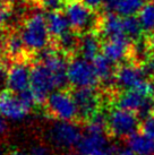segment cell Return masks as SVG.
I'll return each mask as SVG.
<instances>
[{"label":"cell","instance_id":"cell-25","mask_svg":"<svg viewBox=\"0 0 154 155\" xmlns=\"http://www.w3.org/2000/svg\"><path fill=\"white\" fill-rule=\"evenodd\" d=\"M41 7L49 12H59L65 6V0H38Z\"/></svg>","mask_w":154,"mask_h":155},{"label":"cell","instance_id":"cell-29","mask_svg":"<svg viewBox=\"0 0 154 155\" xmlns=\"http://www.w3.org/2000/svg\"><path fill=\"white\" fill-rule=\"evenodd\" d=\"M9 16H10V13L9 10H7V8H0V28L9 19Z\"/></svg>","mask_w":154,"mask_h":155},{"label":"cell","instance_id":"cell-21","mask_svg":"<svg viewBox=\"0 0 154 155\" xmlns=\"http://www.w3.org/2000/svg\"><path fill=\"white\" fill-rule=\"evenodd\" d=\"M124 22V33L132 42H136L144 36V30L141 24L139 18L136 16L122 17Z\"/></svg>","mask_w":154,"mask_h":155},{"label":"cell","instance_id":"cell-31","mask_svg":"<svg viewBox=\"0 0 154 155\" xmlns=\"http://www.w3.org/2000/svg\"><path fill=\"white\" fill-rule=\"evenodd\" d=\"M145 36L147 42H149V45L151 48V51H152V53H154V32L149 33V34H145Z\"/></svg>","mask_w":154,"mask_h":155},{"label":"cell","instance_id":"cell-30","mask_svg":"<svg viewBox=\"0 0 154 155\" xmlns=\"http://www.w3.org/2000/svg\"><path fill=\"white\" fill-rule=\"evenodd\" d=\"M85 5H87L91 8L98 10L100 7H102V2L103 0H82Z\"/></svg>","mask_w":154,"mask_h":155},{"label":"cell","instance_id":"cell-17","mask_svg":"<svg viewBox=\"0 0 154 155\" xmlns=\"http://www.w3.org/2000/svg\"><path fill=\"white\" fill-rule=\"evenodd\" d=\"M126 143L136 155H154V139L142 133H134Z\"/></svg>","mask_w":154,"mask_h":155},{"label":"cell","instance_id":"cell-8","mask_svg":"<svg viewBox=\"0 0 154 155\" xmlns=\"http://www.w3.org/2000/svg\"><path fill=\"white\" fill-rule=\"evenodd\" d=\"M74 101L78 109L79 122H87L101 109V103L104 100L96 87L75 88L72 93Z\"/></svg>","mask_w":154,"mask_h":155},{"label":"cell","instance_id":"cell-22","mask_svg":"<svg viewBox=\"0 0 154 155\" xmlns=\"http://www.w3.org/2000/svg\"><path fill=\"white\" fill-rule=\"evenodd\" d=\"M146 0H118L116 5L115 13L121 17L135 16L141 12Z\"/></svg>","mask_w":154,"mask_h":155},{"label":"cell","instance_id":"cell-28","mask_svg":"<svg viewBox=\"0 0 154 155\" xmlns=\"http://www.w3.org/2000/svg\"><path fill=\"white\" fill-rule=\"evenodd\" d=\"M117 1L118 0H103L102 9L104 10V13H115Z\"/></svg>","mask_w":154,"mask_h":155},{"label":"cell","instance_id":"cell-24","mask_svg":"<svg viewBox=\"0 0 154 155\" xmlns=\"http://www.w3.org/2000/svg\"><path fill=\"white\" fill-rule=\"evenodd\" d=\"M139 133L154 139V113L147 116L139 122Z\"/></svg>","mask_w":154,"mask_h":155},{"label":"cell","instance_id":"cell-36","mask_svg":"<svg viewBox=\"0 0 154 155\" xmlns=\"http://www.w3.org/2000/svg\"><path fill=\"white\" fill-rule=\"evenodd\" d=\"M61 155H76V154L73 153V152H65L64 154H61Z\"/></svg>","mask_w":154,"mask_h":155},{"label":"cell","instance_id":"cell-34","mask_svg":"<svg viewBox=\"0 0 154 155\" xmlns=\"http://www.w3.org/2000/svg\"><path fill=\"white\" fill-rule=\"evenodd\" d=\"M9 155H30V154H26L25 152H22V151H18V150H15V151L10 152Z\"/></svg>","mask_w":154,"mask_h":155},{"label":"cell","instance_id":"cell-5","mask_svg":"<svg viewBox=\"0 0 154 155\" xmlns=\"http://www.w3.org/2000/svg\"><path fill=\"white\" fill-rule=\"evenodd\" d=\"M47 108L53 118L58 120L79 122L78 109L72 93L67 91H53L47 99Z\"/></svg>","mask_w":154,"mask_h":155},{"label":"cell","instance_id":"cell-19","mask_svg":"<svg viewBox=\"0 0 154 155\" xmlns=\"http://www.w3.org/2000/svg\"><path fill=\"white\" fill-rule=\"evenodd\" d=\"M82 34L77 33L76 31L69 30L65 32L56 39V49L64 52L65 54H75L78 52L79 49V43H81Z\"/></svg>","mask_w":154,"mask_h":155},{"label":"cell","instance_id":"cell-23","mask_svg":"<svg viewBox=\"0 0 154 155\" xmlns=\"http://www.w3.org/2000/svg\"><path fill=\"white\" fill-rule=\"evenodd\" d=\"M138 18L145 34L154 32V5L152 2H146L143 6L141 12L138 13Z\"/></svg>","mask_w":154,"mask_h":155},{"label":"cell","instance_id":"cell-6","mask_svg":"<svg viewBox=\"0 0 154 155\" xmlns=\"http://www.w3.org/2000/svg\"><path fill=\"white\" fill-rule=\"evenodd\" d=\"M78 124L79 122L75 121H56L48 133L50 142L56 147L62 150H69L72 147L77 146L83 137Z\"/></svg>","mask_w":154,"mask_h":155},{"label":"cell","instance_id":"cell-12","mask_svg":"<svg viewBox=\"0 0 154 155\" xmlns=\"http://www.w3.org/2000/svg\"><path fill=\"white\" fill-rule=\"evenodd\" d=\"M31 70L25 62H15L7 71V88L15 94L28 90L31 86Z\"/></svg>","mask_w":154,"mask_h":155},{"label":"cell","instance_id":"cell-37","mask_svg":"<svg viewBox=\"0 0 154 155\" xmlns=\"http://www.w3.org/2000/svg\"><path fill=\"white\" fill-rule=\"evenodd\" d=\"M8 1H16V0H8Z\"/></svg>","mask_w":154,"mask_h":155},{"label":"cell","instance_id":"cell-10","mask_svg":"<svg viewBox=\"0 0 154 155\" xmlns=\"http://www.w3.org/2000/svg\"><path fill=\"white\" fill-rule=\"evenodd\" d=\"M133 42L127 36H119L102 42V54L116 65L130 61Z\"/></svg>","mask_w":154,"mask_h":155},{"label":"cell","instance_id":"cell-3","mask_svg":"<svg viewBox=\"0 0 154 155\" xmlns=\"http://www.w3.org/2000/svg\"><path fill=\"white\" fill-rule=\"evenodd\" d=\"M139 118L135 112L115 108L108 114V135L117 139H124L139 129Z\"/></svg>","mask_w":154,"mask_h":155},{"label":"cell","instance_id":"cell-9","mask_svg":"<svg viewBox=\"0 0 154 155\" xmlns=\"http://www.w3.org/2000/svg\"><path fill=\"white\" fill-rule=\"evenodd\" d=\"M146 79L147 78L141 65H137L132 61H126L117 66L116 87L119 92L136 88Z\"/></svg>","mask_w":154,"mask_h":155},{"label":"cell","instance_id":"cell-11","mask_svg":"<svg viewBox=\"0 0 154 155\" xmlns=\"http://www.w3.org/2000/svg\"><path fill=\"white\" fill-rule=\"evenodd\" d=\"M31 109L22 102L17 94L10 91L0 92V117L9 120H22L24 119Z\"/></svg>","mask_w":154,"mask_h":155},{"label":"cell","instance_id":"cell-15","mask_svg":"<svg viewBox=\"0 0 154 155\" xmlns=\"http://www.w3.org/2000/svg\"><path fill=\"white\" fill-rule=\"evenodd\" d=\"M108 136V134L85 133L76 146L77 152L81 155H93L96 152L104 150L109 146Z\"/></svg>","mask_w":154,"mask_h":155},{"label":"cell","instance_id":"cell-2","mask_svg":"<svg viewBox=\"0 0 154 155\" xmlns=\"http://www.w3.org/2000/svg\"><path fill=\"white\" fill-rule=\"evenodd\" d=\"M25 48L31 51H42L49 43L47 19L42 13H34L25 21L21 31Z\"/></svg>","mask_w":154,"mask_h":155},{"label":"cell","instance_id":"cell-18","mask_svg":"<svg viewBox=\"0 0 154 155\" xmlns=\"http://www.w3.org/2000/svg\"><path fill=\"white\" fill-rule=\"evenodd\" d=\"M45 19H47L49 33L55 39L70 30V24L66 14L60 12H49L45 15Z\"/></svg>","mask_w":154,"mask_h":155},{"label":"cell","instance_id":"cell-1","mask_svg":"<svg viewBox=\"0 0 154 155\" xmlns=\"http://www.w3.org/2000/svg\"><path fill=\"white\" fill-rule=\"evenodd\" d=\"M65 14L72 28L77 33H99L102 16H99L95 9L89 7L82 0H69L65 7Z\"/></svg>","mask_w":154,"mask_h":155},{"label":"cell","instance_id":"cell-16","mask_svg":"<svg viewBox=\"0 0 154 155\" xmlns=\"http://www.w3.org/2000/svg\"><path fill=\"white\" fill-rule=\"evenodd\" d=\"M102 50L101 36L96 32H89L82 34L78 52L81 57L87 61H93Z\"/></svg>","mask_w":154,"mask_h":155},{"label":"cell","instance_id":"cell-38","mask_svg":"<svg viewBox=\"0 0 154 155\" xmlns=\"http://www.w3.org/2000/svg\"><path fill=\"white\" fill-rule=\"evenodd\" d=\"M0 69H1V67H0Z\"/></svg>","mask_w":154,"mask_h":155},{"label":"cell","instance_id":"cell-27","mask_svg":"<svg viewBox=\"0 0 154 155\" xmlns=\"http://www.w3.org/2000/svg\"><path fill=\"white\" fill-rule=\"evenodd\" d=\"M30 155H51V151L45 145H34L31 148Z\"/></svg>","mask_w":154,"mask_h":155},{"label":"cell","instance_id":"cell-14","mask_svg":"<svg viewBox=\"0 0 154 155\" xmlns=\"http://www.w3.org/2000/svg\"><path fill=\"white\" fill-rule=\"evenodd\" d=\"M147 96L143 94L142 92L137 88H132V90L121 91L116 95L113 99V103L117 105V108L124 109V110H129L137 113V111L142 108L144 104Z\"/></svg>","mask_w":154,"mask_h":155},{"label":"cell","instance_id":"cell-20","mask_svg":"<svg viewBox=\"0 0 154 155\" xmlns=\"http://www.w3.org/2000/svg\"><path fill=\"white\" fill-rule=\"evenodd\" d=\"M5 49L9 56L14 59H19L23 56V52L25 49V44L22 38L19 31H14L6 36L5 40Z\"/></svg>","mask_w":154,"mask_h":155},{"label":"cell","instance_id":"cell-33","mask_svg":"<svg viewBox=\"0 0 154 155\" xmlns=\"http://www.w3.org/2000/svg\"><path fill=\"white\" fill-rule=\"evenodd\" d=\"M7 131V122L2 117H0V136Z\"/></svg>","mask_w":154,"mask_h":155},{"label":"cell","instance_id":"cell-4","mask_svg":"<svg viewBox=\"0 0 154 155\" xmlns=\"http://www.w3.org/2000/svg\"><path fill=\"white\" fill-rule=\"evenodd\" d=\"M30 88L34 95L35 102L38 104H44L52 91L59 90V86L55 74L44 64L38 62L31 70Z\"/></svg>","mask_w":154,"mask_h":155},{"label":"cell","instance_id":"cell-26","mask_svg":"<svg viewBox=\"0 0 154 155\" xmlns=\"http://www.w3.org/2000/svg\"><path fill=\"white\" fill-rule=\"evenodd\" d=\"M147 79H154V53L142 65Z\"/></svg>","mask_w":154,"mask_h":155},{"label":"cell","instance_id":"cell-35","mask_svg":"<svg viewBox=\"0 0 154 155\" xmlns=\"http://www.w3.org/2000/svg\"><path fill=\"white\" fill-rule=\"evenodd\" d=\"M7 2H8V0H0V8H6Z\"/></svg>","mask_w":154,"mask_h":155},{"label":"cell","instance_id":"cell-13","mask_svg":"<svg viewBox=\"0 0 154 155\" xmlns=\"http://www.w3.org/2000/svg\"><path fill=\"white\" fill-rule=\"evenodd\" d=\"M99 35L104 39L103 41L119 36H126L124 33L122 17L116 13H104L99 28Z\"/></svg>","mask_w":154,"mask_h":155},{"label":"cell","instance_id":"cell-7","mask_svg":"<svg viewBox=\"0 0 154 155\" xmlns=\"http://www.w3.org/2000/svg\"><path fill=\"white\" fill-rule=\"evenodd\" d=\"M68 81L75 88L96 87L100 83L93 64L82 57H74L69 61Z\"/></svg>","mask_w":154,"mask_h":155},{"label":"cell","instance_id":"cell-32","mask_svg":"<svg viewBox=\"0 0 154 155\" xmlns=\"http://www.w3.org/2000/svg\"><path fill=\"white\" fill-rule=\"evenodd\" d=\"M116 155H136L130 148H121L116 151Z\"/></svg>","mask_w":154,"mask_h":155}]
</instances>
